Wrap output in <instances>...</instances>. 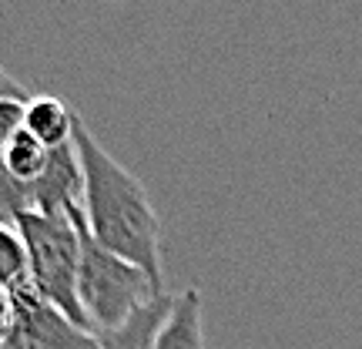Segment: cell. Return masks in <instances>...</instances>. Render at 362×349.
Returning a JSON list of instances; mask_svg holds the SVG:
<instances>
[{"mask_svg":"<svg viewBox=\"0 0 362 349\" xmlns=\"http://www.w3.org/2000/svg\"><path fill=\"white\" fill-rule=\"evenodd\" d=\"M74 148L84 171V229L90 239L161 282V219L144 181L90 135L81 115L74 121Z\"/></svg>","mask_w":362,"mask_h":349,"instance_id":"6da1fadb","label":"cell"},{"mask_svg":"<svg viewBox=\"0 0 362 349\" xmlns=\"http://www.w3.org/2000/svg\"><path fill=\"white\" fill-rule=\"evenodd\" d=\"M81 225H84V215L67 219V215L30 212L17 222V232L27 252V285L34 289V296L44 299L57 312H64L71 323L90 329L78 299Z\"/></svg>","mask_w":362,"mask_h":349,"instance_id":"7a4b0ae2","label":"cell"},{"mask_svg":"<svg viewBox=\"0 0 362 349\" xmlns=\"http://www.w3.org/2000/svg\"><path fill=\"white\" fill-rule=\"evenodd\" d=\"M161 292H165V282L151 279L141 265L98 246L88 229L81 225L78 299L94 333H107L121 326Z\"/></svg>","mask_w":362,"mask_h":349,"instance_id":"3957f363","label":"cell"},{"mask_svg":"<svg viewBox=\"0 0 362 349\" xmlns=\"http://www.w3.org/2000/svg\"><path fill=\"white\" fill-rule=\"evenodd\" d=\"M0 349H101L98 333L71 323L24 285L13 292V326Z\"/></svg>","mask_w":362,"mask_h":349,"instance_id":"277c9868","label":"cell"},{"mask_svg":"<svg viewBox=\"0 0 362 349\" xmlns=\"http://www.w3.org/2000/svg\"><path fill=\"white\" fill-rule=\"evenodd\" d=\"M30 188H34V212L40 215H67V219L84 215V171L74 142L54 148L47 155L44 175L30 181Z\"/></svg>","mask_w":362,"mask_h":349,"instance_id":"5b68a950","label":"cell"},{"mask_svg":"<svg viewBox=\"0 0 362 349\" xmlns=\"http://www.w3.org/2000/svg\"><path fill=\"white\" fill-rule=\"evenodd\" d=\"M151 349H208L205 346V299L198 289L171 296V309L158 329Z\"/></svg>","mask_w":362,"mask_h":349,"instance_id":"8992f818","label":"cell"},{"mask_svg":"<svg viewBox=\"0 0 362 349\" xmlns=\"http://www.w3.org/2000/svg\"><path fill=\"white\" fill-rule=\"evenodd\" d=\"M74 121L78 111H71V104L54 94H30V101L24 104V131L34 135L47 151L74 142Z\"/></svg>","mask_w":362,"mask_h":349,"instance_id":"52a82bcc","label":"cell"},{"mask_svg":"<svg viewBox=\"0 0 362 349\" xmlns=\"http://www.w3.org/2000/svg\"><path fill=\"white\" fill-rule=\"evenodd\" d=\"M168 309H171V296L161 292L121 326L107 329V333H98V343H101V349H151Z\"/></svg>","mask_w":362,"mask_h":349,"instance_id":"ba28073f","label":"cell"},{"mask_svg":"<svg viewBox=\"0 0 362 349\" xmlns=\"http://www.w3.org/2000/svg\"><path fill=\"white\" fill-rule=\"evenodd\" d=\"M47 148L34 138V135H27L24 128L13 135V142L7 144V151L0 155V165L11 171L13 178H21V181H37L40 175H44V168H47Z\"/></svg>","mask_w":362,"mask_h":349,"instance_id":"9c48e42d","label":"cell"},{"mask_svg":"<svg viewBox=\"0 0 362 349\" xmlns=\"http://www.w3.org/2000/svg\"><path fill=\"white\" fill-rule=\"evenodd\" d=\"M27 285V252L13 225H0V289L17 292Z\"/></svg>","mask_w":362,"mask_h":349,"instance_id":"30bf717a","label":"cell"},{"mask_svg":"<svg viewBox=\"0 0 362 349\" xmlns=\"http://www.w3.org/2000/svg\"><path fill=\"white\" fill-rule=\"evenodd\" d=\"M34 212V188L0 165V225H13Z\"/></svg>","mask_w":362,"mask_h":349,"instance_id":"8fae6325","label":"cell"},{"mask_svg":"<svg viewBox=\"0 0 362 349\" xmlns=\"http://www.w3.org/2000/svg\"><path fill=\"white\" fill-rule=\"evenodd\" d=\"M30 101V98H27ZM17 98H0V155L7 151V144L13 142V135L24 128V104Z\"/></svg>","mask_w":362,"mask_h":349,"instance_id":"7c38bea8","label":"cell"},{"mask_svg":"<svg viewBox=\"0 0 362 349\" xmlns=\"http://www.w3.org/2000/svg\"><path fill=\"white\" fill-rule=\"evenodd\" d=\"M11 326H13V292L0 289V346H4V339L11 333Z\"/></svg>","mask_w":362,"mask_h":349,"instance_id":"4fadbf2b","label":"cell"},{"mask_svg":"<svg viewBox=\"0 0 362 349\" xmlns=\"http://www.w3.org/2000/svg\"><path fill=\"white\" fill-rule=\"evenodd\" d=\"M0 98H17V101H27L30 94L17 78H11L7 71H0Z\"/></svg>","mask_w":362,"mask_h":349,"instance_id":"5bb4252c","label":"cell"}]
</instances>
